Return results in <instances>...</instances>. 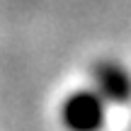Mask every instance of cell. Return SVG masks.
Listing matches in <instances>:
<instances>
[{"mask_svg":"<svg viewBox=\"0 0 131 131\" xmlns=\"http://www.w3.org/2000/svg\"><path fill=\"white\" fill-rule=\"evenodd\" d=\"M107 107L100 92L78 90L68 95L61 104V122L66 131H102Z\"/></svg>","mask_w":131,"mask_h":131,"instance_id":"cell-1","label":"cell"},{"mask_svg":"<svg viewBox=\"0 0 131 131\" xmlns=\"http://www.w3.org/2000/svg\"><path fill=\"white\" fill-rule=\"evenodd\" d=\"M92 75H95V85H97V92L102 95V100H109V102H117V104L131 100V73L124 66L114 61H102L95 66Z\"/></svg>","mask_w":131,"mask_h":131,"instance_id":"cell-2","label":"cell"}]
</instances>
